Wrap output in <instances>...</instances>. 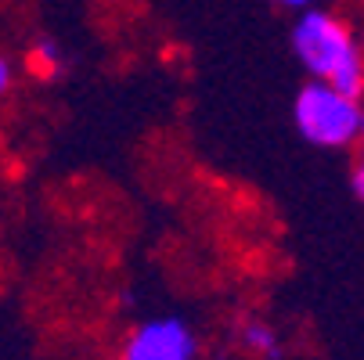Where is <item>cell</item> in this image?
Instances as JSON below:
<instances>
[{"mask_svg":"<svg viewBox=\"0 0 364 360\" xmlns=\"http://www.w3.org/2000/svg\"><path fill=\"white\" fill-rule=\"evenodd\" d=\"M198 356V339L184 317L163 314L148 317L130 335L123 339L119 360H195Z\"/></svg>","mask_w":364,"mask_h":360,"instance_id":"cell-3","label":"cell"},{"mask_svg":"<svg viewBox=\"0 0 364 360\" xmlns=\"http://www.w3.org/2000/svg\"><path fill=\"white\" fill-rule=\"evenodd\" d=\"M350 187H353V195L364 202V151L357 156V163H353V173H350Z\"/></svg>","mask_w":364,"mask_h":360,"instance_id":"cell-7","label":"cell"},{"mask_svg":"<svg viewBox=\"0 0 364 360\" xmlns=\"http://www.w3.org/2000/svg\"><path fill=\"white\" fill-rule=\"evenodd\" d=\"M65 65H69V55L55 36H36L26 50V69L36 80H58L65 72Z\"/></svg>","mask_w":364,"mask_h":360,"instance_id":"cell-4","label":"cell"},{"mask_svg":"<svg viewBox=\"0 0 364 360\" xmlns=\"http://www.w3.org/2000/svg\"><path fill=\"white\" fill-rule=\"evenodd\" d=\"M360 148H364V112H360Z\"/></svg>","mask_w":364,"mask_h":360,"instance_id":"cell-9","label":"cell"},{"mask_svg":"<svg viewBox=\"0 0 364 360\" xmlns=\"http://www.w3.org/2000/svg\"><path fill=\"white\" fill-rule=\"evenodd\" d=\"M11 87H15V65L8 55H0V97H8Z\"/></svg>","mask_w":364,"mask_h":360,"instance_id":"cell-6","label":"cell"},{"mask_svg":"<svg viewBox=\"0 0 364 360\" xmlns=\"http://www.w3.org/2000/svg\"><path fill=\"white\" fill-rule=\"evenodd\" d=\"M238 342L256 353V356H264V360H278L282 356V339H278V328L264 317H245L238 324Z\"/></svg>","mask_w":364,"mask_h":360,"instance_id":"cell-5","label":"cell"},{"mask_svg":"<svg viewBox=\"0 0 364 360\" xmlns=\"http://www.w3.org/2000/svg\"><path fill=\"white\" fill-rule=\"evenodd\" d=\"M274 8H285V11H292V15H299V11H306V8H314L318 0H271Z\"/></svg>","mask_w":364,"mask_h":360,"instance_id":"cell-8","label":"cell"},{"mask_svg":"<svg viewBox=\"0 0 364 360\" xmlns=\"http://www.w3.org/2000/svg\"><path fill=\"white\" fill-rule=\"evenodd\" d=\"M289 47L306 80H325L353 97H364V40L350 18L318 4L306 8L292 18Z\"/></svg>","mask_w":364,"mask_h":360,"instance_id":"cell-1","label":"cell"},{"mask_svg":"<svg viewBox=\"0 0 364 360\" xmlns=\"http://www.w3.org/2000/svg\"><path fill=\"white\" fill-rule=\"evenodd\" d=\"M360 40H364V29H360Z\"/></svg>","mask_w":364,"mask_h":360,"instance_id":"cell-10","label":"cell"},{"mask_svg":"<svg viewBox=\"0 0 364 360\" xmlns=\"http://www.w3.org/2000/svg\"><path fill=\"white\" fill-rule=\"evenodd\" d=\"M360 112L364 97H353L325 80H306L292 97L296 133L325 151H346L360 144Z\"/></svg>","mask_w":364,"mask_h":360,"instance_id":"cell-2","label":"cell"}]
</instances>
